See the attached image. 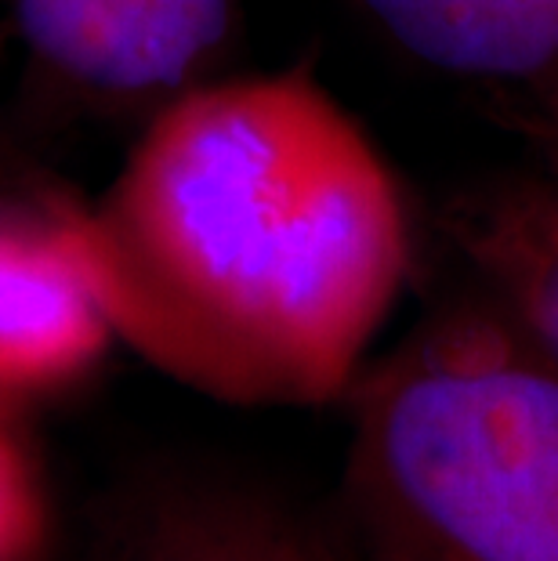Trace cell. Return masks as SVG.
Returning <instances> with one entry per match:
<instances>
[{"mask_svg":"<svg viewBox=\"0 0 558 561\" xmlns=\"http://www.w3.org/2000/svg\"><path fill=\"white\" fill-rule=\"evenodd\" d=\"M66 218L113 337L232 405L349 396L413 261L388 160L301 69L185 91Z\"/></svg>","mask_w":558,"mask_h":561,"instance_id":"1","label":"cell"},{"mask_svg":"<svg viewBox=\"0 0 558 561\" xmlns=\"http://www.w3.org/2000/svg\"><path fill=\"white\" fill-rule=\"evenodd\" d=\"M344 507L374 561H558V366L482 294L349 388Z\"/></svg>","mask_w":558,"mask_h":561,"instance_id":"2","label":"cell"},{"mask_svg":"<svg viewBox=\"0 0 558 561\" xmlns=\"http://www.w3.org/2000/svg\"><path fill=\"white\" fill-rule=\"evenodd\" d=\"M33 69L94 113L141 116L215 80L240 0H0Z\"/></svg>","mask_w":558,"mask_h":561,"instance_id":"3","label":"cell"},{"mask_svg":"<svg viewBox=\"0 0 558 561\" xmlns=\"http://www.w3.org/2000/svg\"><path fill=\"white\" fill-rule=\"evenodd\" d=\"M385 37L558 163V0H360Z\"/></svg>","mask_w":558,"mask_h":561,"instance_id":"4","label":"cell"},{"mask_svg":"<svg viewBox=\"0 0 558 561\" xmlns=\"http://www.w3.org/2000/svg\"><path fill=\"white\" fill-rule=\"evenodd\" d=\"M113 341L66 203L0 207V402L80 385Z\"/></svg>","mask_w":558,"mask_h":561,"instance_id":"5","label":"cell"},{"mask_svg":"<svg viewBox=\"0 0 558 561\" xmlns=\"http://www.w3.org/2000/svg\"><path fill=\"white\" fill-rule=\"evenodd\" d=\"M443 225L479 294L558 366V163L460 188Z\"/></svg>","mask_w":558,"mask_h":561,"instance_id":"6","label":"cell"},{"mask_svg":"<svg viewBox=\"0 0 558 561\" xmlns=\"http://www.w3.org/2000/svg\"><path fill=\"white\" fill-rule=\"evenodd\" d=\"M152 547V561H334L287 515L243 496L189 500Z\"/></svg>","mask_w":558,"mask_h":561,"instance_id":"7","label":"cell"},{"mask_svg":"<svg viewBox=\"0 0 558 561\" xmlns=\"http://www.w3.org/2000/svg\"><path fill=\"white\" fill-rule=\"evenodd\" d=\"M44 536V500L26 449L0 413V561H26Z\"/></svg>","mask_w":558,"mask_h":561,"instance_id":"8","label":"cell"}]
</instances>
